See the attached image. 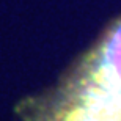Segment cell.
Returning <instances> with one entry per match:
<instances>
[{
  "instance_id": "6da1fadb",
  "label": "cell",
  "mask_w": 121,
  "mask_h": 121,
  "mask_svg": "<svg viewBox=\"0 0 121 121\" xmlns=\"http://www.w3.org/2000/svg\"><path fill=\"white\" fill-rule=\"evenodd\" d=\"M17 121H121V17L49 90L16 107Z\"/></svg>"
}]
</instances>
